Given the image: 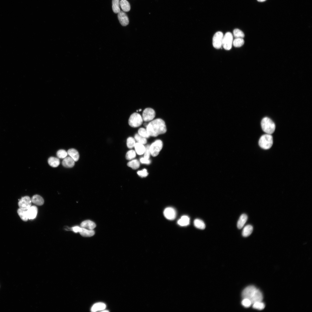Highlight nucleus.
<instances>
[{"label": "nucleus", "mask_w": 312, "mask_h": 312, "mask_svg": "<svg viewBox=\"0 0 312 312\" xmlns=\"http://www.w3.org/2000/svg\"><path fill=\"white\" fill-rule=\"evenodd\" d=\"M146 129L149 136L152 137H157L167 131L165 122L160 118L151 121L147 124Z\"/></svg>", "instance_id": "obj_1"}, {"label": "nucleus", "mask_w": 312, "mask_h": 312, "mask_svg": "<svg viewBox=\"0 0 312 312\" xmlns=\"http://www.w3.org/2000/svg\"><path fill=\"white\" fill-rule=\"evenodd\" d=\"M242 296L243 299H249L252 304L256 302L262 301L263 298L261 291L253 285L249 286L245 288L242 293Z\"/></svg>", "instance_id": "obj_2"}, {"label": "nucleus", "mask_w": 312, "mask_h": 312, "mask_svg": "<svg viewBox=\"0 0 312 312\" xmlns=\"http://www.w3.org/2000/svg\"><path fill=\"white\" fill-rule=\"evenodd\" d=\"M261 125L263 131L267 134H272L275 131V125L274 122L268 117H265L262 120Z\"/></svg>", "instance_id": "obj_3"}, {"label": "nucleus", "mask_w": 312, "mask_h": 312, "mask_svg": "<svg viewBox=\"0 0 312 312\" xmlns=\"http://www.w3.org/2000/svg\"><path fill=\"white\" fill-rule=\"evenodd\" d=\"M273 143V137L271 135L269 134L262 136L259 141V146L264 149H270L272 147Z\"/></svg>", "instance_id": "obj_4"}, {"label": "nucleus", "mask_w": 312, "mask_h": 312, "mask_svg": "<svg viewBox=\"0 0 312 312\" xmlns=\"http://www.w3.org/2000/svg\"><path fill=\"white\" fill-rule=\"evenodd\" d=\"M143 120L141 115L137 113L133 114L129 117L128 121L129 125L133 127H137L143 123Z\"/></svg>", "instance_id": "obj_5"}, {"label": "nucleus", "mask_w": 312, "mask_h": 312, "mask_svg": "<svg viewBox=\"0 0 312 312\" xmlns=\"http://www.w3.org/2000/svg\"><path fill=\"white\" fill-rule=\"evenodd\" d=\"M163 146V143L161 140L155 141L150 146L151 155L153 157H157L162 149Z\"/></svg>", "instance_id": "obj_6"}, {"label": "nucleus", "mask_w": 312, "mask_h": 312, "mask_svg": "<svg viewBox=\"0 0 312 312\" xmlns=\"http://www.w3.org/2000/svg\"><path fill=\"white\" fill-rule=\"evenodd\" d=\"M233 42V36L230 32L226 33L223 36L222 46L224 48L227 50H230L232 47Z\"/></svg>", "instance_id": "obj_7"}, {"label": "nucleus", "mask_w": 312, "mask_h": 312, "mask_svg": "<svg viewBox=\"0 0 312 312\" xmlns=\"http://www.w3.org/2000/svg\"><path fill=\"white\" fill-rule=\"evenodd\" d=\"M223 33L220 31L217 32L214 35L213 38V45L217 49H220L222 46L223 37Z\"/></svg>", "instance_id": "obj_8"}, {"label": "nucleus", "mask_w": 312, "mask_h": 312, "mask_svg": "<svg viewBox=\"0 0 312 312\" xmlns=\"http://www.w3.org/2000/svg\"><path fill=\"white\" fill-rule=\"evenodd\" d=\"M32 201L30 197L26 196L22 197L18 202V205L22 209L27 210L31 206Z\"/></svg>", "instance_id": "obj_9"}, {"label": "nucleus", "mask_w": 312, "mask_h": 312, "mask_svg": "<svg viewBox=\"0 0 312 312\" xmlns=\"http://www.w3.org/2000/svg\"><path fill=\"white\" fill-rule=\"evenodd\" d=\"M155 111L151 108H147L143 111L142 114V118L145 122L151 121L155 117Z\"/></svg>", "instance_id": "obj_10"}, {"label": "nucleus", "mask_w": 312, "mask_h": 312, "mask_svg": "<svg viewBox=\"0 0 312 312\" xmlns=\"http://www.w3.org/2000/svg\"><path fill=\"white\" fill-rule=\"evenodd\" d=\"M163 214L167 219L170 220L175 219L177 215L175 210L173 208L171 207L166 208L164 211Z\"/></svg>", "instance_id": "obj_11"}, {"label": "nucleus", "mask_w": 312, "mask_h": 312, "mask_svg": "<svg viewBox=\"0 0 312 312\" xmlns=\"http://www.w3.org/2000/svg\"><path fill=\"white\" fill-rule=\"evenodd\" d=\"M118 14V19L121 24L124 27L127 25L129 19L126 13L123 11H120Z\"/></svg>", "instance_id": "obj_12"}, {"label": "nucleus", "mask_w": 312, "mask_h": 312, "mask_svg": "<svg viewBox=\"0 0 312 312\" xmlns=\"http://www.w3.org/2000/svg\"><path fill=\"white\" fill-rule=\"evenodd\" d=\"M27 212L29 219H33L37 217L38 213L37 208L35 206H31L27 210Z\"/></svg>", "instance_id": "obj_13"}, {"label": "nucleus", "mask_w": 312, "mask_h": 312, "mask_svg": "<svg viewBox=\"0 0 312 312\" xmlns=\"http://www.w3.org/2000/svg\"><path fill=\"white\" fill-rule=\"evenodd\" d=\"M75 162L74 160L71 157H66L63 160L62 164L65 167L71 168L74 166Z\"/></svg>", "instance_id": "obj_14"}, {"label": "nucleus", "mask_w": 312, "mask_h": 312, "mask_svg": "<svg viewBox=\"0 0 312 312\" xmlns=\"http://www.w3.org/2000/svg\"><path fill=\"white\" fill-rule=\"evenodd\" d=\"M79 233L82 236L84 237H91L95 234L93 230H90L82 227Z\"/></svg>", "instance_id": "obj_15"}, {"label": "nucleus", "mask_w": 312, "mask_h": 312, "mask_svg": "<svg viewBox=\"0 0 312 312\" xmlns=\"http://www.w3.org/2000/svg\"><path fill=\"white\" fill-rule=\"evenodd\" d=\"M81 227L90 230H93L96 227V225L93 222L87 220L83 222L81 224Z\"/></svg>", "instance_id": "obj_16"}, {"label": "nucleus", "mask_w": 312, "mask_h": 312, "mask_svg": "<svg viewBox=\"0 0 312 312\" xmlns=\"http://www.w3.org/2000/svg\"><path fill=\"white\" fill-rule=\"evenodd\" d=\"M67 153L75 162L79 160L80 157L79 152L75 149H71L67 151Z\"/></svg>", "instance_id": "obj_17"}, {"label": "nucleus", "mask_w": 312, "mask_h": 312, "mask_svg": "<svg viewBox=\"0 0 312 312\" xmlns=\"http://www.w3.org/2000/svg\"><path fill=\"white\" fill-rule=\"evenodd\" d=\"M106 307V305L103 303L99 302L95 304L92 307V312H96L105 309Z\"/></svg>", "instance_id": "obj_18"}, {"label": "nucleus", "mask_w": 312, "mask_h": 312, "mask_svg": "<svg viewBox=\"0 0 312 312\" xmlns=\"http://www.w3.org/2000/svg\"><path fill=\"white\" fill-rule=\"evenodd\" d=\"M190 219L187 216H183L177 221V223L181 226H185L189 225L190 224Z\"/></svg>", "instance_id": "obj_19"}, {"label": "nucleus", "mask_w": 312, "mask_h": 312, "mask_svg": "<svg viewBox=\"0 0 312 312\" xmlns=\"http://www.w3.org/2000/svg\"><path fill=\"white\" fill-rule=\"evenodd\" d=\"M32 203L38 205H42L44 204V200L40 196L36 195L33 196L31 199Z\"/></svg>", "instance_id": "obj_20"}, {"label": "nucleus", "mask_w": 312, "mask_h": 312, "mask_svg": "<svg viewBox=\"0 0 312 312\" xmlns=\"http://www.w3.org/2000/svg\"><path fill=\"white\" fill-rule=\"evenodd\" d=\"M248 219V217L245 214H243L240 216L237 222V226L239 229H241L244 226Z\"/></svg>", "instance_id": "obj_21"}, {"label": "nucleus", "mask_w": 312, "mask_h": 312, "mask_svg": "<svg viewBox=\"0 0 312 312\" xmlns=\"http://www.w3.org/2000/svg\"><path fill=\"white\" fill-rule=\"evenodd\" d=\"M48 163L51 167H57L60 164L59 159L57 158L51 157L48 160Z\"/></svg>", "instance_id": "obj_22"}, {"label": "nucleus", "mask_w": 312, "mask_h": 312, "mask_svg": "<svg viewBox=\"0 0 312 312\" xmlns=\"http://www.w3.org/2000/svg\"><path fill=\"white\" fill-rule=\"evenodd\" d=\"M27 210L22 209L19 208L17 211V213L20 218L25 222L27 221L29 219Z\"/></svg>", "instance_id": "obj_23"}, {"label": "nucleus", "mask_w": 312, "mask_h": 312, "mask_svg": "<svg viewBox=\"0 0 312 312\" xmlns=\"http://www.w3.org/2000/svg\"><path fill=\"white\" fill-rule=\"evenodd\" d=\"M253 228L251 225H248L244 228L242 232V235L244 237L249 236L253 232Z\"/></svg>", "instance_id": "obj_24"}, {"label": "nucleus", "mask_w": 312, "mask_h": 312, "mask_svg": "<svg viewBox=\"0 0 312 312\" xmlns=\"http://www.w3.org/2000/svg\"><path fill=\"white\" fill-rule=\"evenodd\" d=\"M120 6L124 12H128L131 10V6L127 0H121L120 1Z\"/></svg>", "instance_id": "obj_25"}, {"label": "nucleus", "mask_w": 312, "mask_h": 312, "mask_svg": "<svg viewBox=\"0 0 312 312\" xmlns=\"http://www.w3.org/2000/svg\"><path fill=\"white\" fill-rule=\"evenodd\" d=\"M136 151L139 155H142L144 153L145 147L143 145L139 143H136L135 147Z\"/></svg>", "instance_id": "obj_26"}, {"label": "nucleus", "mask_w": 312, "mask_h": 312, "mask_svg": "<svg viewBox=\"0 0 312 312\" xmlns=\"http://www.w3.org/2000/svg\"><path fill=\"white\" fill-rule=\"evenodd\" d=\"M112 9L115 13H118L121 11L120 0H112Z\"/></svg>", "instance_id": "obj_27"}, {"label": "nucleus", "mask_w": 312, "mask_h": 312, "mask_svg": "<svg viewBox=\"0 0 312 312\" xmlns=\"http://www.w3.org/2000/svg\"><path fill=\"white\" fill-rule=\"evenodd\" d=\"M194 223L195 227L198 229H204L205 228V223L201 219H195L194 221Z\"/></svg>", "instance_id": "obj_28"}, {"label": "nucleus", "mask_w": 312, "mask_h": 312, "mask_svg": "<svg viewBox=\"0 0 312 312\" xmlns=\"http://www.w3.org/2000/svg\"><path fill=\"white\" fill-rule=\"evenodd\" d=\"M127 165L134 169H136L139 167L140 163L137 160H134L129 162Z\"/></svg>", "instance_id": "obj_29"}, {"label": "nucleus", "mask_w": 312, "mask_h": 312, "mask_svg": "<svg viewBox=\"0 0 312 312\" xmlns=\"http://www.w3.org/2000/svg\"><path fill=\"white\" fill-rule=\"evenodd\" d=\"M244 42V41L242 38H236L233 41V44L235 47H239L243 46Z\"/></svg>", "instance_id": "obj_30"}, {"label": "nucleus", "mask_w": 312, "mask_h": 312, "mask_svg": "<svg viewBox=\"0 0 312 312\" xmlns=\"http://www.w3.org/2000/svg\"><path fill=\"white\" fill-rule=\"evenodd\" d=\"M252 305L253 308L259 310H263L265 307V304L262 301L256 302Z\"/></svg>", "instance_id": "obj_31"}, {"label": "nucleus", "mask_w": 312, "mask_h": 312, "mask_svg": "<svg viewBox=\"0 0 312 312\" xmlns=\"http://www.w3.org/2000/svg\"><path fill=\"white\" fill-rule=\"evenodd\" d=\"M234 37L236 38H242L245 37L244 33L238 29H236L233 31Z\"/></svg>", "instance_id": "obj_32"}, {"label": "nucleus", "mask_w": 312, "mask_h": 312, "mask_svg": "<svg viewBox=\"0 0 312 312\" xmlns=\"http://www.w3.org/2000/svg\"><path fill=\"white\" fill-rule=\"evenodd\" d=\"M135 139L140 143L143 145L146 144L147 142L146 138L143 137L138 134H136L135 136Z\"/></svg>", "instance_id": "obj_33"}, {"label": "nucleus", "mask_w": 312, "mask_h": 312, "mask_svg": "<svg viewBox=\"0 0 312 312\" xmlns=\"http://www.w3.org/2000/svg\"><path fill=\"white\" fill-rule=\"evenodd\" d=\"M136 157V152L133 150L129 151L126 155V158L127 160H132L135 158Z\"/></svg>", "instance_id": "obj_34"}, {"label": "nucleus", "mask_w": 312, "mask_h": 312, "mask_svg": "<svg viewBox=\"0 0 312 312\" xmlns=\"http://www.w3.org/2000/svg\"><path fill=\"white\" fill-rule=\"evenodd\" d=\"M138 134L141 136L146 138H149L150 136L148 133L146 129L141 128L138 130Z\"/></svg>", "instance_id": "obj_35"}, {"label": "nucleus", "mask_w": 312, "mask_h": 312, "mask_svg": "<svg viewBox=\"0 0 312 312\" xmlns=\"http://www.w3.org/2000/svg\"><path fill=\"white\" fill-rule=\"evenodd\" d=\"M136 144L135 139L132 137H129L127 140V147L130 149L135 147Z\"/></svg>", "instance_id": "obj_36"}, {"label": "nucleus", "mask_w": 312, "mask_h": 312, "mask_svg": "<svg viewBox=\"0 0 312 312\" xmlns=\"http://www.w3.org/2000/svg\"><path fill=\"white\" fill-rule=\"evenodd\" d=\"M57 157L59 158L64 159L67 157L68 153L65 150L63 149H61L57 152Z\"/></svg>", "instance_id": "obj_37"}, {"label": "nucleus", "mask_w": 312, "mask_h": 312, "mask_svg": "<svg viewBox=\"0 0 312 312\" xmlns=\"http://www.w3.org/2000/svg\"><path fill=\"white\" fill-rule=\"evenodd\" d=\"M241 303L243 306L246 308L249 307L252 305L250 301L247 299H244Z\"/></svg>", "instance_id": "obj_38"}, {"label": "nucleus", "mask_w": 312, "mask_h": 312, "mask_svg": "<svg viewBox=\"0 0 312 312\" xmlns=\"http://www.w3.org/2000/svg\"><path fill=\"white\" fill-rule=\"evenodd\" d=\"M150 146L149 145H148L145 147V149L144 153V158L147 159H149L150 155H151L150 149Z\"/></svg>", "instance_id": "obj_39"}, {"label": "nucleus", "mask_w": 312, "mask_h": 312, "mask_svg": "<svg viewBox=\"0 0 312 312\" xmlns=\"http://www.w3.org/2000/svg\"><path fill=\"white\" fill-rule=\"evenodd\" d=\"M137 173L139 176L142 177H146L148 175L147 171L145 169H144L142 170L139 171Z\"/></svg>", "instance_id": "obj_40"}, {"label": "nucleus", "mask_w": 312, "mask_h": 312, "mask_svg": "<svg viewBox=\"0 0 312 312\" xmlns=\"http://www.w3.org/2000/svg\"><path fill=\"white\" fill-rule=\"evenodd\" d=\"M140 161L141 163L144 164H149L151 163V161L149 159H147L145 158H141Z\"/></svg>", "instance_id": "obj_41"}, {"label": "nucleus", "mask_w": 312, "mask_h": 312, "mask_svg": "<svg viewBox=\"0 0 312 312\" xmlns=\"http://www.w3.org/2000/svg\"><path fill=\"white\" fill-rule=\"evenodd\" d=\"M81 227L76 226L73 227L72 228V230L75 233L79 232L80 231Z\"/></svg>", "instance_id": "obj_42"}, {"label": "nucleus", "mask_w": 312, "mask_h": 312, "mask_svg": "<svg viewBox=\"0 0 312 312\" xmlns=\"http://www.w3.org/2000/svg\"><path fill=\"white\" fill-rule=\"evenodd\" d=\"M267 0H257V1L260 2H263Z\"/></svg>", "instance_id": "obj_43"}, {"label": "nucleus", "mask_w": 312, "mask_h": 312, "mask_svg": "<svg viewBox=\"0 0 312 312\" xmlns=\"http://www.w3.org/2000/svg\"><path fill=\"white\" fill-rule=\"evenodd\" d=\"M101 311V312H109V311H108V310H105L102 311Z\"/></svg>", "instance_id": "obj_44"}, {"label": "nucleus", "mask_w": 312, "mask_h": 312, "mask_svg": "<svg viewBox=\"0 0 312 312\" xmlns=\"http://www.w3.org/2000/svg\"><path fill=\"white\" fill-rule=\"evenodd\" d=\"M141 111V109H140L139 110V111Z\"/></svg>", "instance_id": "obj_45"}]
</instances>
